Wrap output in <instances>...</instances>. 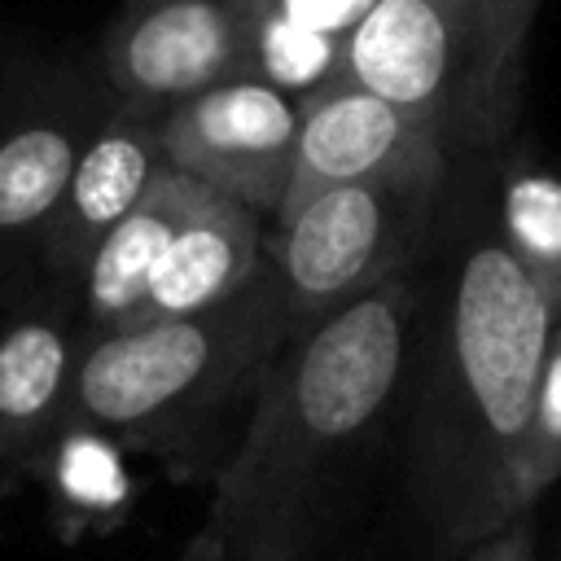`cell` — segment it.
Masks as SVG:
<instances>
[{"label": "cell", "mask_w": 561, "mask_h": 561, "mask_svg": "<svg viewBox=\"0 0 561 561\" xmlns=\"http://www.w3.org/2000/svg\"><path fill=\"white\" fill-rule=\"evenodd\" d=\"M465 561H535V548H530V530L522 522L504 526L500 535L482 539L478 548H469Z\"/></svg>", "instance_id": "cell-18"}, {"label": "cell", "mask_w": 561, "mask_h": 561, "mask_svg": "<svg viewBox=\"0 0 561 561\" xmlns=\"http://www.w3.org/2000/svg\"><path fill=\"white\" fill-rule=\"evenodd\" d=\"M495 237L513 263L535 280L552 316H561V175L517 162L500 180Z\"/></svg>", "instance_id": "cell-15"}, {"label": "cell", "mask_w": 561, "mask_h": 561, "mask_svg": "<svg viewBox=\"0 0 561 561\" xmlns=\"http://www.w3.org/2000/svg\"><path fill=\"white\" fill-rule=\"evenodd\" d=\"M197 197H202L197 180L171 171L167 162L158 167L145 197L110 228V237L92 250L88 267L79 272L83 337H101V333L136 324L145 289Z\"/></svg>", "instance_id": "cell-12"}, {"label": "cell", "mask_w": 561, "mask_h": 561, "mask_svg": "<svg viewBox=\"0 0 561 561\" xmlns=\"http://www.w3.org/2000/svg\"><path fill=\"white\" fill-rule=\"evenodd\" d=\"M543 0H482L473 26V53L456 101V123L473 140H495L513 123L522 92L526 35Z\"/></svg>", "instance_id": "cell-14"}, {"label": "cell", "mask_w": 561, "mask_h": 561, "mask_svg": "<svg viewBox=\"0 0 561 561\" xmlns=\"http://www.w3.org/2000/svg\"><path fill=\"white\" fill-rule=\"evenodd\" d=\"M289 337L276 272L263 263L219 307L83 337L66 425L153 456L175 478L215 482Z\"/></svg>", "instance_id": "cell-3"}, {"label": "cell", "mask_w": 561, "mask_h": 561, "mask_svg": "<svg viewBox=\"0 0 561 561\" xmlns=\"http://www.w3.org/2000/svg\"><path fill=\"white\" fill-rule=\"evenodd\" d=\"M377 0H254V22H276L320 39H346Z\"/></svg>", "instance_id": "cell-17"}, {"label": "cell", "mask_w": 561, "mask_h": 561, "mask_svg": "<svg viewBox=\"0 0 561 561\" xmlns=\"http://www.w3.org/2000/svg\"><path fill=\"white\" fill-rule=\"evenodd\" d=\"M482 0H377L342 39L329 79L377 92L403 110L456 118Z\"/></svg>", "instance_id": "cell-7"}, {"label": "cell", "mask_w": 561, "mask_h": 561, "mask_svg": "<svg viewBox=\"0 0 561 561\" xmlns=\"http://www.w3.org/2000/svg\"><path fill=\"white\" fill-rule=\"evenodd\" d=\"M162 114H167V105L114 96V105L88 136V145L70 171V184L35 245V259L48 272L79 280L92 250L145 197L149 180L162 167V149H158Z\"/></svg>", "instance_id": "cell-9"}, {"label": "cell", "mask_w": 561, "mask_h": 561, "mask_svg": "<svg viewBox=\"0 0 561 561\" xmlns=\"http://www.w3.org/2000/svg\"><path fill=\"white\" fill-rule=\"evenodd\" d=\"M412 311L399 272L285 342L210 482L206 530L224 561H311L342 469L399 390Z\"/></svg>", "instance_id": "cell-1"}, {"label": "cell", "mask_w": 561, "mask_h": 561, "mask_svg": "<svg viewBox=\"0 0 561 561\" xmlns=\"http://www.w3.org/2000/svg\"><path fill=\"white\" fill-rule=\"evenodd\" d=\"M158 149L171 171L276 219L294 175L298 101L250 75L228 79L167 105Z\"/></svg>", "instance_id": "cell-5"}, {"label": "cell", "mask_w": 561, "mask_h": 561, "mask_svg": "<svg viewBox=\"0 0 561 561\" xmlns=\"http://www.w3.org/2000/svg\"><path fill=\"white\" fill-rule=\"evenodd\" d=\"M267 263V224L250 206L219 197L202 188L188 219L180 224L167 259L158 263L140 316L145 320H175L206 307H219L224 298L241 294L259 267Z\"/></svg>", "instance_id": "cell-11"}, {"label": "cell", "mask_w": 561, "mask_h": 561, "mask_svg": "<svg viewBox=\"0 0 561 561\" xmlns=\"http://www.w3.org/2000/svg\"><path fill=\"white\" fill-rule=\"evenodd\" d=\"M180 561H224V552H219V543H215V535L202 526L193 539H188V548L180 552Z\"/></svg>", "instance_id": "cell-19"}, {"label": "cell", "mask_w": 561, "mask_h": 561, "mask_svg": "<svg viewBox=\"0 0 561 561\" xmlns=\"http://www.w3.org/2000/svg\"><path fill=\"white\" fill-rule=\"evenodd\" d=\"M254 0H136L105 44L110 92L175 105L250 75Z\"/></svg>", "instance_id": "cell-6"}, {"label": "cell", "mask_w": 561, "mask_h": 561, "mask_svg": "<svg viewBox=\"0 0 561 561\" xmlns=\"http://www.w3.org/2000/svg\"><path fill=\"white\" fill-rule=\"evenodd\" d=\"M552 307L495 232L456 259L416 399V495L443 548H478L522 522L513 465L530 425Z\"/></svg>", "instance_id": "cell-2"}, {"label": "cell", "mask_w": 561, "mask_h": 561, "mask_svg": "<svg viewBox=\"0 0 561 561\" xmlns=\"http://www.w3.org/2000/svg\"><path fill=\"white\" fill-rule=\"evenodd\" d=\"M105 110V101L70 88V96H44L0 127V250L39 245Z\"/></svg>", "instance_id": "cell-10"}, {"label": "cell", "mask_w": 561, "mask_h": 561, "mask_svg": "<svg viewBox=\"0 0 561 561\" xmlns=\"http://www.w3.org/2000/svg\"><path fill=\"white\" fill-rule=\"evenodd\" d=\"M294 101H298V149H294L289 193L276 215L337 184H359L443 162V123L403 110L377 92H364L342 79H324L320 88Z\"/></svg>", "instance_id": "cell-8"}, {"label": "cell", "mask_w": 561, "mask_h": 561, "mask_svg": "<svg viewBox=\"0 0 561 561\" xmlns=\"http://www.w3.org/2000/svg\"><path fill=\"white\" fill-rule=\"evenodd\" d=\"M561 478V316L552 324L543 368H539V390L530 408V425L513 465V508L526 517V508Z\"/></svg>", "instance_id": "cell-16"}, {"label": "cell", "mask_w": 561, "mask_h": 561, "mask_svg": "<svg viewBox=\"0 0 561 561\" xmlns=\"http://www.w3.org/2000/svg\"><path fill=\"white\" fill-rule=\"evenodd\" d=\"M83 333L57 311H26L0 329V465L35 456L70 408Z\"/></svg>", "instance_id": "cell-13"}, {"label": "cell", "mask_w": 561, "mask_h": 561, "mask_svg": "<svg viewBox=\"0 0 561 561\" xmlns=\"http://www.w3.org/2000/svg\"><path fill=\"white\" fill-rule=\"evenodd\" d=\"M443 188V162L337 184L272 219L267 263L294 333L403 272Z\"/></svg>", "instance_id": "cell-4"}]
</instances>
